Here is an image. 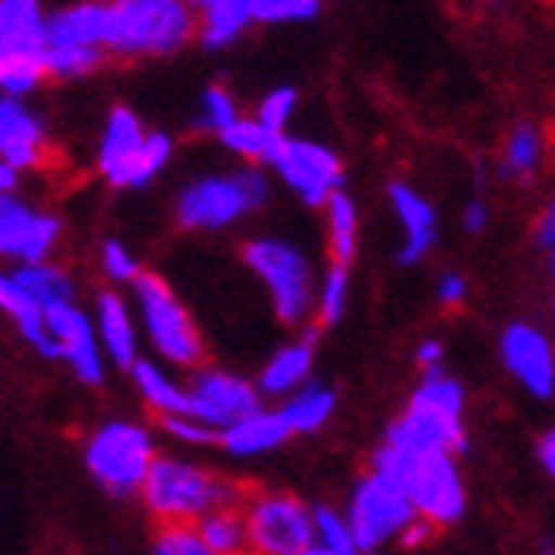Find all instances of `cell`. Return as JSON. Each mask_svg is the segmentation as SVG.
Listing matches in <instances>:
<instances>
[{"mask_svg":"<svg viewBox=\"0 0 555 555\" xmlns=\"http://www.w3.org/2000/svg\"><path fill=\"white\" fill-rule=\"evenodd\" d=\"M243 495L246 489L233 476L177 452H160L137 492V502L157 526H196L214 509L240 506Z\"/></svg>","mask_w":555,"mask_h":555,"instance_id":"6da1fadb","label":"cell"},{"mask_svg":"<svg viewBox=\"0 0 555 555\" xmlns=\"http://www.w3.org/2000/svg\"><path fill=\"white\" fill-rule=\"evenodd\" d=\"M193 40L196 11L190 0H107L104 50L111 61H167Z\"/></svg>","mask_w":555,"mask_h":555,"instance_id":"7a4b0ae2","label":"cell"},{"mask_svg":"<svg viewBox=\"0 0 555 555\" xmlns=\"http://www.w3.org/2000/svg\"><path fill=\"white\" fill-rule=\"evenodd\" d=\"M386 446L402 452H442V456H463L469 449L466 429V389L456 376L429 373L416 383L402 413L386 426Z\"/></svg>","mask_w":555,"mask_h":555,"instance_id":"3957f363","label":"cell"},{"mask_svg":"<svg viewBox=\"0 0 555 555\" xmlns=\"http://www.w3.org/2000/svg\"><path fill=\"white\" fill-rule=\"evenodd\" d=\"M370 469L399 486L402 495L410 499L413 513L433 522L439 532L463 522L469 509V489L456 456H442V452L420 456V452H402L383 442L379 449H373Z\"/></svg>","mask_w":555,"mask_h":555,"instance_id":"277c9868","label":"cell"},{"mask_svg":"<svg viewBox=\"0 0 555 555\" xmlns=\"http://www.w3.org/2000/svg\"><path fill=\"white\" fill-rule=\"evenodd\" d=\"M273 196L270 173L260 167L210 170L186 180L173 199V223L183 233H227L260 214Z\"/></svg>","mask_w":555,"mask_h":555,"instance_id":"5b68a950","label":"cell"},{"mask_svg":"<svg viewBox=\"0 0 555 555\" xmlns=\"http://www.w3.org/2000/svg\"><path fill=\"white\" fill-rule=\"evenodd\" d=\"M173 154V133L146 127L133 107L117 104L100 127L93 167L111 190H146L170 167Z\"/></svg>","mask_w":555,"mask_h":555,"instance_id":"8992f818","label":"cell"},{"mask_svg":"<svg viewBox=\"0 0 555 555\" xmlns=\"http://www.w3.org/2000/svg\"><path fill=\"white\" fill-rule=\"evenodd\" d=\"M240 260L267 289L276 323L289 326L293 333L313 326V293L320 273L307 249L276 233H257L243 240Z\"/></svg>","mask_w":555,"mask_h":555,"instance_id":"52a82bcc","label":"cell"},{"mask_svg":"<svg viewBox=\"0 0 555 555\" xmlns=\"http://www.w3.org/2000/svg\"><path fill=\"white\" fill-rule=\"evenodd\" d=\"M130 307L140 326V339L150 346L157 363L186 373L207 363V339L186 310V302L164 276L143 273L130 286Z\"/></svg>","mask_w":555,"mask_h":555,"instance_id":"ba28073f","label":"cell"},{"mask_svg":"<svg viewBox=\"0 0 555 555\" xmlns=\"http://www.w3.org/2000/svg\"><path fill=\"white\" fill-rule=\"evenodd\" d=\"M83 466L90 479L114 499H137L150 466L160 456L157 433L143 420L107 416L83 436Z\"/></svg>","mask_w":555,"mask_h":555,"instance_id":"9c48e42d","label":"cell"},{"mask_svg":"<svg viewBox=\"0 0 555 555\" xmlns=\"http://www.w3.org/2000/svg\"><path fill=\"white\" fill-rule=\"evenodd\" d=\"M47 8L43 0H0V93L30 100L43 83Z\"/></svg>","mask_w":555,"mask_h":555,"instance_id":"30bf717a","label":"cell"},{"mask_svg":"<svg viewBox=\"0 0 555 555\" xmlns=\"http://www.w3.org/2000/svg\"><path fill=\"white\" fill-rule=\"evenodd\" d=\"M240 513L249 535V555H302L313 548V506L286 489H254Z\"/></svg>","mask_w":555,"mask_h":555,"instance_id":"8fae6325","label":"cell"},{"mask_svg":"<svg viewBox=\"0 0 555 555\" xmlns=\"http://www.w3.org/2000/svg\"><path fill=\"white\" fill-rule=\"evenodd\" d=\"M343 516H346L349 532L357 539L363 555L386 552L389 545H396L399 535L406 532V526L416 519L402 489L373 469H366L357 482H352V489L343 502Z\"/></svg>","mask_w":555,"mask_h":555,"instance_id":"7c38bea8","label":"cell"},{"mask_svg":"<svg viewBox=\"0 0 555 555\" xmlns=\"http://www.w3.org/2000/svg\"><path fill=\"white\" fill-rule=\"evenodd\" d=\"M273 177L286 186V193H293L302 207L323 210V204L346 190V167L343 157L333 146L310 140V137H283L273 164H270Z\"/></svg>","mask_w":555,"mask_h":555,"instance_id":"4fadbf2b","label":"cell"},{"mask_svg":"<svg viewBox=\"0 0 555 555\" xmlns=\"http://www.w3.org/2000/svg\"><path fill=\"white\" fill-rule=\"evenodd\" d=\"M64 240V220L37 207L21 190L0 193V263L30 267L54 260Z\"/></svg>","mask_w":555,"mask_h":555,"instance_id":"5bb4252c","label":"cell"},{"mask_svg":"<svg viewBox=\"0 0 555 555\" xmlns=\"http://www.w3.org/2000/svg\"><path fill=\"white\" fill-rule=\"evenodd\" d=\"M186 416L210 426L217 436L249 416L254 410L267 406L257 392V383L243 373H233L227 366H196L186 379Z\"/></svg>","mask_w":555,"mask_h":555,"instance_id":"9a60e30c","label":"cell"},{"mask_svg":"<svg viewBox=\"0 0 555 555\" xmlns=\"http://www.w3.org/2000/svg\"><path fill=\"white\" fill-rule=\"evenodd\" d=\"M499 363L513 383H519L532 399L555 396V343L552 336L526 320L502 326Z\"/></svg>","mask_w":555,"mask_h":555,"instance_id":"2e32d148","label":"cell"},{"mask_svg":"<svg viewBox=\"0 0 555 555\" xmlns=\"http://www.w3.org/2000/svg\"><path fill=\"white\" fill-rule=\"evenodd\" d=\"M47 330L54 336L57 346V360L70 366L74 379L100 389L107 383V357L96 343L93 323H90V310H83L80 302H70V307H61L54 313H47Z\"/></svg>","mask_w":555,"mask_h":555,"instance_id":"e0dca14e","label":"cell"},{"mask_svg":"<svg viewBox=\"0 0 555 555\" xmlns=\"http://www.w3.org/2000/svg\"><path fill=\"white\" fill-rule=\"evenodd\" d=\"M0 160L14 173H37L50 160V130L30 100L0 93Z\"/></svg>","mask_w":555,"mask_h":555,"instance_id":"ac0fdd59","label":"cell"},{"mask_svg":"<svg viewBox=\"0 0 555 555\" xmlns=\"http://www.w3.org/2000/svg\"><path fill=\"white\" fill-rule=\"evenodd\" d=\"M389 210L402 230L399 249H396V263L399 267H416L423 263L436 243H439V214L429 199L406 180H389L386 186Z\"/></svg>","mask_w":555,"mask_h":555,"instance_id":"d6986e66","label":"cell"},{"mask_svg":"<svg viewBox=\"0 0 555 555\" xmlns=\"http://www.w3.org/2000/svg\"><path fill=\"white\" fill-rule=\"evenodd\" d=\"M90 323H93L96 343L104 349L111 366L130 370L143 357L140 326H137V317L130 307V296L124 289H114V286L96 289V296L90 302Z\"/></svg>","mask_w":555,"mask_h":555,"instance_id":"ffe728a7","label":"cell"},{"mask_svg":"<svg viewBox=\"0 0 555 555\" xmlns=\"http://www.w3.org/2000/svg\"><path fill=\"white\" fill-rule=\"evenodd\" d=\"M313 370H317V330L310 326L293 333L283 346H276L254 383L263 402H283L286 396H293L313 379Z\"/></svg>","mask_w":555,"mask_h":555,"instance_id":"44dd1931","label":"cell"},{"mask_svg":"<svg viewBox=\"0 0 555 555\" xmlns=\"http://www.w3.org/2000/svg\"><path fill=\"white\" fill-rule=\"evenodd\" d=\"M293 439L289 426L283 423L276 406H260L249 416H243L240 423L227 426L217 436V446L233 460H260L270 456V452L283 449Z\"/></svg>","mask_w":555,"mask_h":555,"instance_id":"7402d4cb","label":"cell"},{"mask_svg":"<svg viewBox=\"0 0 555 555\" xmlns=\"http://www.w3.org/2000/svg\"><path fill=\"white\" fill-rule=\"evenodd\" d=\"M107 34V0H67L47 11V47H100Z\"/></svg>","mask_w":555,"mask_h":555,"instance_id":"603a6c76","label":"cell"},{"mask_svg":"<svg viewBox=\"0 0 555 555\" xmlns=\"http://www.w3.org/2000/svg\"><path fill=\"white\" fill-rule=\"evenodd\" d=\"M130 383L140 396V402L160 420L170 416H186V383L154 357H140L130 370Z\"/></svg>","mask_w":555,"mask_h":555,"instance_id":"cb8c5ba5","label":"cell"},{"mask_svg":"<svg viewBox=\"0 0 555 555\" xmlns=\"http://www.w3.org/2000/svg\"><path fill=\"white\" fill-rule=\"evenodd\" d=\"M196 11V40L207 54H223V50L236 47L249 30H254V17L246 11V0H204Z\"/></svg>","mask_w":555,"mask_h":555,"instance_id":"d4e9b609","label":"cell"},{"mask_svg":"<svg viewBox=\"0 0 555 555\" xmlns=\"http://www.w3.org/2000/svg\"><path fill=\"white\" fill-rule=\"evenodd\" d=\"M0 317H8L17 326V333L24 336V343L37 352V357L57 360V346L47 330V317L27 299V293L17 283L11 267H0Z\"/></svg>","mask_w":555,"mask_h":555,"instance_id":"484cf974","label":"cell"},{"mask_svg":"<svg viewBox=\"0 0 555 555\" xmlns=\"http://www.w3.org/2000/svg\"><path fill=\"white\" fill-rule=\"evenodd\" d=\"M276 410H280V416L293 436H317L333 423V416L339 410V396L333 386L310 379L302 389L286 396Z\"/></svg>","mask_w":555,"mask_h":555,"instance_id":"4316f807","label":"cell"},{"mask_svg":"<svg viewBox=\"0 0 555 555\" xmlns=\"http://www.w3.org/2000/svg\"><path fill=\"white\" fill-rule=\"evenodd\" d=\"M545 164V133L539 124L532 120H519L516 127H509L506 140L499 146V160L495 170L502 180H516V183H529Z\"/></svg>","mask_w":555,"mask_h":555,"instance_id":"83f0119b","label":"cell"},{"mask_svg":"<svg viewBox=\"0 0 555 555\" xmlns=\"http://www.w3.org/2000/svg\"><path fill=\"white\" fill-rule=\"evenodd\" d=\"M326 254L336 267H352L360 254V204L349 190L333 193L323 204Z\"/></svg>","mask_w":555,"mask_h":555,"instance_id":"f1b7e54d","label":"cell"},{"mask_svg":"<svg viewBox=\"0 0 555 555\" xmlns=\"http://www.w3.org/2000/svg\"><path fill=\"white\" fill-rule=\"evenodd\" d=\"M17 283L24 286L27 299L34 302V307L47 317V313H54L61 307H70V302H77V283L74 276L54 263V260H47V263H30V267H11Z\"/></svg>","mask_w":555,"mask_h":555,"instance_id":"f546056e","label":"cell"},{"mask_svg":"<svg viewBox=\"0 0 555 555\" xmlns=\"http://www.w3.org/2000/svg\"><path fill=\"white\" fill-rule=\"evenodd\" d=\"M220 146L227 154H233L243 167H260V170H270L273 164V154L280 146V133L267 130L254 114H243L240 120H233L220 137Z\"/></svg>","mask_w":555,"mask_h":555,"instance_id":"4dcf8cb0","label":"cell"},{"mask_svg":"<svg viewBox=\"0 0 555 555\" xmlns=\"http://www.w3.org/2000/svg\"><path fill=\"white\" fill-rule=\"evenodd\" d=\"M352 299V273L349 267L326 263L323 273L317 276V293H313V330H330L336 326Z\"/></svg>","mask_w":555,"mask_h":555,"instance_id":"1f68e13d","label":"cell"},{"mask_svg":"<svg viewBox=\"0 0 555 555\" xmlns=\"http://www.w3.org/2000/svg\"><path fill=\"white\" fill-rule=\"evenodd\" d=\"M107 50L100 47H47L43 50V77L47 80H61V83H70V80H87L93 77L96 70L107 67Z\"/></svg>","mask_w":555,"mask_h":555,"instance_id":"d6a6232c","label":"cell"},{"mask_svg":"<svg viewBox=\"0 0 555 555\" xmlns=\"http://www.w3.org/2000/svg\"><path fill=\"white\" fill-rule=\"evenodd\" d=\"M196 532L204 535V542L217 555H249V535H246V522H243L240 506L214 509L210 516H204L196 522Z\"/></svg>","mask_w":555,"mask_h":555,"instance_id":"836d02e7","label":"cell"},{"mask_svg":"<svg viewBox=\"0 0 555 555\" xmlns=\"http://www.w3.org/2000/svg\"><path fill=\"white\" fill-rule=\"evenodd\" d=\"M243 117V107H240V96L227 87V83H210L199 93V104H196V117H193V130L196 133H210V137H220L233 120Z\"/></svg>","mask_w":555,"mask_h":555,"instance_id":"e575fe53","label":"cell"},{"mask_svg":"<svg viewBox=\"0 0 555 555\" xmlns=\"http://www.w3.org/2000/svg\"><path fill=\"white\" fill-rule=\"evenodd\" d=\"M313 545L330 552V555H363L357 539H352V532H349L343 509L330 506V502L313 506Z\"/></svg>","mask_w":555,"mask_h":555,"instance_id":"d590c367","label":"cell"},{"mask_svg":"<svg viewBox=\"0 0 555 555\" xmlns=\"http://www.w3.org/2000/svg\"><path fill=\"white\" fill-rule=\"evenodd\" d=\"M254 27H280V24H310L320 17V0H246Z\"/></svg>","mask_w":555,"mask_h":555,"instance_id":"8d00e7d4","label":"cell"},{"mask_svg":"<svg viewBox=\"0 0 555 555\" xmlns=\"http://www.w3.org/2000/svg\"><path fill=\"white\" fill-rule=\"evenodd\" d=\"M96 267H100V273H104L107 286H114V289H120V286L130 289L146 273L143 263H140V257L133 254V249L120 236H107L104 243H100Z\"/></svg>","mask_w":555,"mask_h":555,"instance_id":"74e56055","label":"cell"},{"mask_svg":"<svg viewBox=\"0 0 555 555\" xmlns=\"http://www.w3.org/2000/svg\"><path fill=\"white\" fill-rule=\"evenodd\" d=\"M296 111H299V90H296L293 83H280V87H270V90L260 96V104H257L254 117H257L267 130L286 137V130H289Z\"/></svg>","mask_w":555,"mask_h":555,"instance_id":"f35d334b","label":"cell"},{"mask_svg":"<svg viewBox=\"0 0 555 555\" xmlns=\"http://www.w3.org/2000/svg\"><path fill=\"white\" fill-rule=\"evenodd\" d=\"M150 555H217L196 526H157L150 539Z\"/></svg>","mask_w":555,"mask_h":555,"instance_id":"ab89813d","label":"cell"},{"mask_svg":"<svg viewBox=\"0 0 555 555\" xmlns=\"http://www.w3.org/2000/svg\"><path fill=\"white\" fill-rule=\"evenodd\" d=\"M160 429L170 442H177L180 449H207L217 446V433L204 423H196L193 416H170L160 420Z\"/></svg>","mask_w":555,"mask_h":555,"instance_id":"60d3db41","label":"cell"},{"mask_svg":"<svg viewBox=\"0 0 555 555\" xmlns=\"http://www.w3.org/2000/svg\"><path fill=\"white\" fill-rule=\"evenodd\" d=\"M436 302L442 310H463L469 299V280L460 270H442L436 276Z\"/></svg>","mask_w":555,"mask_h":555,"instance_id":"b9f144b4","label":"cell"},{"mask_svg":"<svg viewBox=\"0 0 555 555\" xmlns=\"http://www.w3.org/2000/svg\"><path fill=\"white\" fill-rule=\"evenodd\" d=\"M532 243L539 249H545V254L555 246V190L548 193V199L539 207V214L532 220Z\"/></svg>","mask_w":555,"mask_h":555,"instance_id":"7bdbcfd3","label":"cell"},{"mask_svg":"<svg viewBox=\"0 0 555 555\" xmlns=\"http://www.w3.org/2000/svg\"><path fill=\"white\" fill-rule=\"evenodd\" d=\"M436 535H439V529H436L433 522H426V519H420V516H416V519L406 526V532L399 535V542H396V545H399L402 552H426V548L436 542Z\"/></svg>","mask_w":555,"mask_h":555,"instance_id":"ee69618b","label":"cell"},{"mask_svg":"<svg viewBox=\"0 0 555 555\" xmlns=\"http://www.w3.org/2000/svg\"><path fill=\"white\" fill-rule=\"evenodd\" d=\"M416 366H420L423 376H429V373H446V346H442V339L429 336V339H423V343L416 346Z\"/></svg>","mask_w":555,"mask_h":555,"instance_id":"f6af8a7d","label":"cell"},{"mask_svg":"<svg viewBox=\"0 0 555 555\" xmlns=\"http://www.w3.org/2000/svg\"><path fill=\"white\" fill-rule=\"evenodd\" d=\"M460 223H463V230H466L469 236H482V233L489 230V223H492V207L486 204L482 196H473L469 204L463 207Z\"/></svg>","mask_w":555,"mask_h":555,"instance_id":"bcb514c9","label":"cell"},{"mask_svg":"<svg viewBox=\"0 0 555 555\" xmlns=\"http://www.w3.org/2000/svg\"><path fill=\"white\" fill-rule=\"evenodd\" d=\"M535 460L542 466V473L548 479H555V426H548L539 439H535Z\"/></svg>","mask_w":555,"mask_h":555,"instance_id":"7dc6e473","label":"cell"},{"mask_svg":"<svg viewBox=\"0 0 555 555\" xmlns=\"http://www.w3.org/2000/svg\"><path fill=\"white\" fill-rule=\"evenodd\" d=\"M21 183H24V177H21V173H14L4 160H0V193L21 190Z\"/></svg>","mask_w":555,"mask_h":555,"instance_id":"c3c4849f","label":"cell"},{"mask_svg":"<svg viewBox=\"0 0 555 555\" xmlns=\"http://www.w3.org/2000/svg\"><path fill=\"white\" fill-rule=\"evenodd\" d=\"M535 555H555V542H552V539H539Z\"/></svg>","mask_w":555,"mask_h":555,"instance_id":"681fc988","label":"cell"},{"mask_svg":"<svg viewBox=\"0 0 555 555\" xmlns=\"http://www.w3.org/2000/svg\"><path fill=\"white\" fill-rule=\"evenodd\" d=\"M548 276H552V283H555V246L548 249Z\"/></svg>","mask_w":555,"mask_h":555,"instance_id":"f907efd6","label":"cell"},{"mask_svg":"<svg viewBox=\"0 0 555 555\" xmlns=\"http://www.w3.org/2000/svg\"><path fill=\"white\" fill-rule=\"evenodd\" d=\"M302 555H330V552H323V548H317V545H313L310 552H302Z\"/></svg>","mask_w":555,"mask_h":555,"instance_id":"816d5d0a","label":"cell"},{"mask_svg":"<svg viewBox=\"0 0 555 555\" xmlns=\"http://www.w3.org/2000/svg\"><path fill=\"white\" fill-rule=\"evenodd\" d=\"M190 4H193V8H199V4H204V0H190Z\"/></svg>","mask_w":555,"mask_h":555,"instance_id":"f5cc1de1","label":"cell"},{"mask_svg":"<svg viewBox=\"0 0 555 555\" xmlns=\"http://www.w3.org/2000/svg\"><path fill=\"white\" fill-rule=\"evenodd\" d=\"M370 555H386V552H370Z\"/></svg>","mask_w":555,"mask_h":555,"instance_id":"db71d44e","label":"cell"},{"mask_svg":"<svg viewBox=\"0 0 555 555\" xmlns=\"http://www.w3.org/2000/svg\"><path fill=\"white\" fill-rule=\"evenodd\" d=\"M320 4H326V0H320Z\"/></svg>","mask_w":555,"mask_h":555,"instance_id":"11a10c76","label":"cell"}]
</instances>
